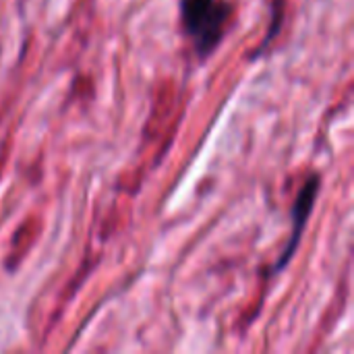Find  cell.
Listing matches in <instances>:
<instances>
[{
	"label": "cell",
	"mask_w": 354,
	"mask_h": 354,
	"mask_svg": "<svg viewBox=\"0 0 354 354\" xmlns=\"http://www.w3.org/2000/svg\"><path fill=\"white\" fill-rule=\"evenodd\" d=\"M234 6L228 0H180V19L201 58H207L226 35Z\"/></svg>",
	"instance_id": "cell-1"
},
{
	"label": "cell",
	"mask_w": 354,
	"mask_h": 354,
	"mask_svg": "<svg viewBox=\"0 0 354 354\" xmlns=\"http://www.w3.org/2000/svg\"><path fill=\"white\" fill-rule=\"evenodd\" d=\"M317 193H319V176L313 174V176L303 185V189L299 191V197H297V201H295V205H292V232H290L288 245H286L284 253L280 255V259H278L274 272H280V270L286 268V263L292 259V255H295V251H297V247H299V243H301V236H303V232H305V228H307V220H309V216H311V212H313V203H315V199H317Z\"/></svg>",
	"instance_id": "cell-2"
}]
</instances>
